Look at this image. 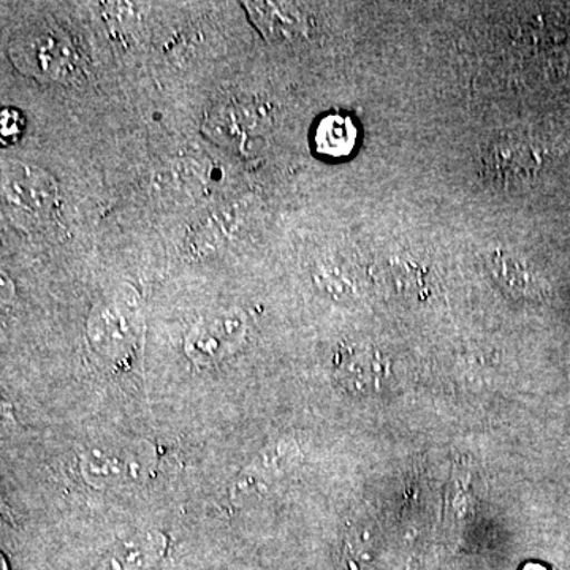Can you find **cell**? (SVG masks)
I'll return each mask as SVG.
<instances>
[{
	"label": "cell",
	"mask_w": 570,
	"mask_h": 570,
	"mask_svg": "<svg viewBox=\"0 0 570 570\" xmlns=\"http://www.w3.org/2000/svg\"><path fill=\"white\" fill-rule=\"evenodd\" d=\"M491 181L504 189L523 186L535 178L542 167L538 146L520 137H499L491 141L483 156Z\"/></svg>",
	"instance_id": "cell-1"
},
{
	"label": "cell",
	"mask_w": 570,
	"mask_h": 570,
	"mask_svg": "<svg viewBox=\"0 0 570 570\" xmlns=\"http://www.w3.org/2000/svg\"><path fill=\"white\" fill-rule=\"evenodd\" d=\"M246 336V322L235 313L208 318L189 335L187 355L197 363H214L234 354Z\"/></svg>",
	"instance_id": "cell-2"
},
{
	"label": "cell",
	"mask_w": 570,
	"mask_h": 570,
	"mask_svg": "<svg viewBox=\"0 0 570 570\" xmlns=\"http://www.w3.org/2000/svg\"><path fill=\"white\" fill-rule=\"evenodd\" d=\"M3 195L10 205L22 212L45 214L58 198V187L51 176L26 164L3 167Z\"/></svg>",
	"instance_id": "cell-3"
},
{
	"label": "cell",
	"mask_w": 570,
	"mask_h": 570,
	"mask_svg": "<svg viewBox=\"0 0 570 570\" xmlns=\"http://www.w3.org/2000/svg\"><path fill=\"white\" fill-rule=\"evenodd\" d=\"M295 455L296 450L285 442L265 449L236 480L234 489H232L234 501L239 504V502L249 501V498L258 497L272 489L276 480L283 478L284 474H287L288 469L294 466Z\"/></svg>",
	"instance_id": "cell-4"
},
{
	"label": "cell",
	"mask_w": 570,
	"mask_h": 570,
	"mask_svg": "<svg viewBox=\"0 0 570 570\" xmlns=\"http://www.w3.org/2000/svg\"><path fill=\"white\" fill-rule=\"evenodd\" d=\"M336 376L348 392H374L387 379V360L377 348L366 344L352 346L341 354Z\"/></svg>",
	"instance_id": "cell-5"
},
{
	"label": "cell",
	"mask_w": 570,
	"mask_h": 570,
	"mask_svg": "<svg viewBox=\"0 0 570 570\" xmlns=\"http://www.w3.org/2000/svg\"><path fill=\"white\" fill-rule=\"evenodd\" d=\"M250 20L269 41H291L306 32V17L291 2H245Z\"/></svg>",
	"instance_id": "cell-6"
},
{
	"label": "cell",
	"mask_w": 570,
	"mask_h": 570,
	"mask_svg": "<svg viewBox=\"0 0 570 570\" xmlns=\"http://www.w3.org/2000/svg\"><path fill=\"white\" fill-rule=\"evenodd\" d=\"M249 217V206L230 205L209 214L205 220L195 227L190 235L189 246L195 255H206L220 249L242 232Z\"/></svg>",
	"instance_id": "cell-7"
},
{
	"label": "cell",
	"mask_w": 570,
	"mask_h": 570,
	"mask_svg": "<svg viewBox=\"0 0 570 570\" xmlns=\"http://www.w3.org/2000/svg\"><path fill=\"white\" fill-rule=\"evenodd\" d=\"M165 540L157 532L122 540L99 561L94 570H148L159 561Z\"/></svg>",
	"instance_id": "cell-8"
},
{
	"label": "cell",
	"mask_w": 570,
	"mask_h": 570,
	"mask_svg": "<svg viewBox=\"0 0 570 570\" xmlns=\"http://www.w3.org/2000/svg\"><path fill=\"white\" fill-rule=\"evenodd\" d=\"M24 56L31 58L33 71L48 75V77H58L61 71H67L73 67L75 51L70 47V41L66 37L56 32H43L40 36H33L28 41Z\"/></svg>",
	"instance_id": "cell-9"
},
{
	"label": "cell",
	"mask_w": 570,
	"mask_h": 570,
	"mask_svg": "<svg viewBox=\"0 0 570 570\" xmlns=\"http://www.w3.org/2000/svg\"><path fill=\"white\" fill-rule=\"evenodd\" d=\"M209 132L225 142H242L253 130L261 129V111L246 104L232 102L213 112Z\"/></svg>",
	"instance_id": "cell-10"
},
{
	"label": "cell",
	"mask_w": 570,
	"mask_h": 570,
	"mask_svg": "<svg viewBox=\"0 0 570 570\" xmlns=\"http://www.w3.org/2000/svg\"><path fill=\"white\" fill-rule=\"evenodd\" d=\"M81 469L94 485H110L132 478L134 461L118 450L94 449L82 460Z\"/></svg>",
	"instance_id": "cell-11"
},
{
	"label": "cell",
	"mask_w": 570,
	"mask_h": 570,
	"mask_svg": "<svg viewBox=\"0 0 570 570\" xmlns=\"http://www.w3.org/2000/svg\"><path fill=\"white\" fill-rule=\"evenodd\" d=\"M494 272L499 283L513 294L528 296V298L542 296V277L532 272L531 266L515 255L498 254L494 258Z\"/></svg>",
	"instance_id": "cell-12"
},
{
	"label": "cell",
	"mask_w": 570,
	"mask_h": 570,
	"mask_svg": "<svg viewBox=\"0 0 570 570\" xmlns=\"http://www.w3.org/2000/svg\"><path fill=\"white\" fill-rule=\"evenodd\" d=\"M91 337L94 346L119 351L124 344L129 343L132 336V326L124 316L118 306L111 305L94 314L91 321Z\"/></svg>",
	"instance_id": "cell-13"
},
{
	"label": "cell",
	"mask_w": 570,
	"mask_h": 570,
	"mask_svg": "<svg viewBox=\"0 0 570 570\" xmlns=\"http://www.w3.org/2000/svg\"><path fill=\"white\" fill-rule=\"evenodd\" d=\"M356 129L354 122L344 116H326L318 122L316 145L318 151L330 157H343L354 149Z\"/></svg>",
	"instance_id": "cell-14"
},
{
	"label": "cell",
	"mask_w": 570,
	"mask_h": 570,
	"mask_svg": "<svg viewBox=\"0 0 570 570\" xmlns=\"http://www.w3.org/2000/svg\"><path fill=\"white\" fill-rule=\"evenodd\" d=\"M24 129V118L18 110L6 108L0 115V134H2L3 142L18 140Z\"/></svg>",
	"instance_id": "cell-15"
}]
</instances>
